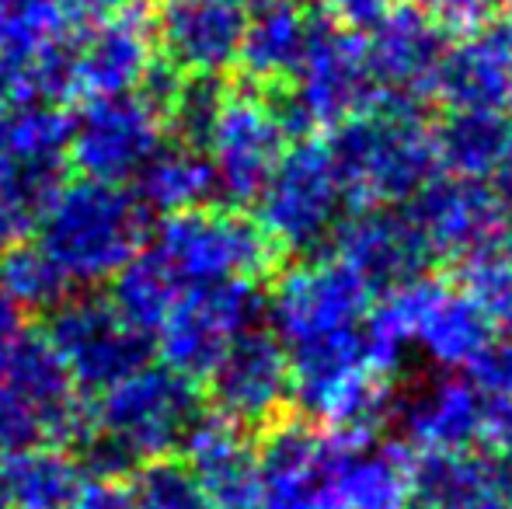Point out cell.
I'll list each match as a JSON object with an SVG mask.
<instances>
[{
	"mask_svg": "<svg viewBox=\"0 0 512 509\" xmlns=\"http://www.w3.org/2000/svg\"><path fill=\"white\" fill-rule=\"evenodd\" d=\"M415 4L443 39L460 42L495 25V11L502 0H415Z\"/></svg>",
	"mask_w": 512,
	"mask_h": 509,
	"instance_id": "cell-32",
	"label": "cell"
},
{
	"mask_svg": "<svg viewBox=\"0 0 512 509\" xmlns=\"http://www.w3.org/2000/svg\"><path fill=\"white\" fill-rule=\"evenodd\" d=\"M471 384L488 408H512V342H492L471 363Z\"/></svg>",
	"mask_w": 512,
	"mask_h": 509,
	"instance_id": "cell-33",
	"label": "cell"
},
{
	"mask_svg": "<svg viewBox=\"0 0 512 509\" xmlns=\"http://www.w3.org/2000/svg\"><path fill=\"white\" fill-rule=\"evenodd\" d=\"M84 419V398L53 353L46 332L0 363V454L25 447H70Z\"/></svg>",
	"mask_w": 512,
	"mask_h": 509,
	"instance_id": "cell-6",
	"label": "cell"
},
{
	"mask_svg": "<svg viewBox=\"0 0 512 509\" xmlns=\"http://www.w3.org/2000/svg\"><path fill=\"white\" fill-rule=\"evenodd\" d=\"M436 161L446 175L488 182L495 164L512 147V123L502 109H446L432 126Z\"/></svg>",
	"mask_w": 512,
	"mask_h": 509,
	"instance_id": "cell-27",
	"label": "cell"
},
{
	"mask_svg": "<svg viewBox=\"0 0 512 509\" xmlns=\"http://www.w3.org/2000/svg\"><path fill=\"white\" fill-rule=\"evenodd\" d=\"M0 509H7V506H4V503H0Z\"/></svg>",
	"mask_w": 512,
	"mask_h": 509,
	"instance_id": "cell-44",
	"label": "cell"
},
{
	"mask_svg": "<svg viewBox=\"0 0 512 509\" xmlns=\"http://www.w3.org/2000/svg\"><path fill=\"white\" fill-rule=\"evenodd\" d=\"M258 227L279 252L317 255L349 213L324 140H293L255 196Z\"/></svg>",
	"mask_w": 512,
	"mask_h": 509,
	"instance_id": "cell-7",
	"label": "cell"
},
{
	"mask_svg": "<svg viewBox=\"0 0 512 509\" xmlns=\"http://www.w3.org/2000/svg\"><path fill=\"white\" fill-rule=\"evenodd\" d=\"M411 450L352 440L335 471L338 509H411Z\"/></svg>",
	"mask_w": 512,
	"mask_h": 509,
	"instance_id": "cell-25",
	"label": "cell"
},
{
	"mask_svg": "<svg viewBox=\"0 0 512 509\" xmlns=\"http://www.w3.org/2000/svg\"><path fill=\"white\" fill-rule=\"evenodd\" d=\"M35 98H39V91H35V77L28 60L0 53V112L21 102H35Z\"/></svg>",
	"mask_w": 512,
	"mask_h": 509,
	"instance_id": "cell-35",
	"label": "cell"
},
{
	"mask_svg": "<svg viewBox=\"0 0 512 509\" xmlns=\"http://www.w3.org/2000/svg\"><path fill=\"white\" fill-rule=\"evenodd\" d=\"M32 227L39 231L35 245L70 286H98L143 248L150 213L126 185L81 178L63 185Z\"/></svg>",
	"mask_w": 512,
	"mask_h": 509,
	"instance_id": "cell-3",
	"label": "cell"
},
{
	"mask_svg": "<svg viewBox=\"0 0 512 509\" xmlns=\"http://www.w3.org/2000/svg\"><path fill=\"white\" fill-rule=\"evenodd\" d=\"M182 450L209 509H262L258 450L241 426L203 412Z\"/></svg>",
	"mask_w": 512,
	"mask_h": 509,
	"instance_id": "cell-21",
	"label": "cell"
},
{
	"mask_svg": "<svg viewBox=\"0 0 512 509\" xmlns=\"http://www.w3.org/2000/svg\"><path fill=\"white\" fill-rule=\"evenodd\" d=\"M133 196L140 199L147 213L168 217V213L216 203L220 192H216V175L206 150L175 140V136H164L154 157L133 178Z\"/></svg>",
	"mask_w": 512,
	"mask_h": 509,
	"instance_id": "cell-24",
	"label": "cell"
},
{
	"mask_svg": "<svg viewBox=\"0 0 512 509\" xmlns=\"http://www.w3.org/2000/svg\"><path fill=\"white\" fill-rule=\"evenodd\" d=\"M512 95V53L499 25L443 49L432 98L446 109H506Z\"/></svg>",
	"mask_w": 512,
	"mask_h": 509,
	"instance_id": "cell-23",
	"label": "cell"
},
{
	"mask_svg": "<svg viewBox=\"0 0 512 509\" xmlns=\"http://www.w3.org/2000/svg\"><path fill=\"white\" fill-rule=\"evenodd\" d=\"M394 7V0H321L317 11L331 21V25L345 28V32L366 35L373 25L384 21V14Z\"/></svg>",
	"mask_w": 512,
	"mask_h": 509,
	"instance_id": "cell-34",
	"label": "cell"
},
{
	"mask_svg": "<svg viewBox=\"0 0 512 509\" xmlns=\"http://www.w3.org/2000/svg\"><path fill=\"white\" fill-rule=\"evenodd\" d=\"M70 509H133V499L122 478H95L81 485Z\"/></svg>",
	"mask_w": 512,
	"mask_h": 509,
	"instance_id": "cell-36",
	"label": "cell"
},
{
	"mask_svg": "<svg viewBox=\"0 0 512 509\" xmlns=\"http://www.w3.org/2000/svg\"><path fill=\"white\" fill-rule=\"evenodd\" d=\"M373 290L342 258H307L276 279L265 297V325L283 349L363 325Z\"/></svg>",
	"mask_w": 512,
	"mask_h": 509,
	"instance_id": "cell-13",
	"label": "cell"
},
{
	"mask_svg": "<svg viewBox=\"0 0 512 509\" xmlns=\"http://www.w3.org/2000/svg\"><path fill=\"white\" fill-rule=\"evenodd\" d=\"M460 286L488 314L495 332L512 342V245L509 238L488 252L460 262Z\"/></svg>",
	"mask_w": 512,
	"mask_h": 509,
	"instance_id": "cell-30",
	"label": "cell"
},
{
	"mask_svg": "<svg viewBox=\"0 0 512 509\" xmlns=\"http://www.w3.org/2000/svg\"><path fill=\"white\" fill-rule=\"evenodd\" d=\"M84 468L70 447H25L0 454V503L7 509H70Z\"/></svg>",
	"mask_w": 512,
	"mask_h": 509,
	"instance_id": "cell-26",
	"label": "cell"
},
{
	"mask_svg": "<svg viewBox=\"0 0 512 509\" xmlns=\"http://www.w3.org/2000/svg\"><path fill=\"white\" fill-rule=\"evenodd\" d=\"M126 489L133 509H209L196 475L175 454L157 457V461L129 471Z\"/></svg>",
	"mask_w": 512,
	"mask_h": 509,
	"instance_id": "cell-31",
	"label": "cell"
},
{
	"mask_svg": "<svg viewBox=\"0 0 512 509\" xmlns=\"http://www.w3.org/2000/svg\"><path fill=\"white\" fill-rule=\"evenodd\" d=\"M203 412V391L196 381L164 363H147L84 401L74 457L95 478H122L140 464L178 454Z\"/></svg>",
	"mask_w": 512,
	"mask_h": 509,
	"instance_id": "cell-1",
	"label": "cell"
},
{
	"mask_svg": "<svg viewBox=\"0 0 512 509\" xmlns=\"http://www.w3.org/2000/svg\"><path fill=\"white\" fill-rule=\"evenodd\" d=\"M11 241H18V231H14L11 220H7L4 213H0V252H4V248L11 245Z\"/></svg>",
	"mask_w": 512,
	"mask_h": 509,
	"instance_id": "cell-39",
	"label": "cell"
},
{
	"mask_svg": "<svg viewBox=\"0 0 512 509\" xmlns=\"http://www.w3.org/2000/svg\"><path fill=\"white\" fill-rule=\"evenodd\" d=\"M206 401L220 419L251 429H269L290 405V360L272 328L241 332L206 374Z\"/></svg>",
	"mask_w": 512,
	"mask_h": 509,
	"instance_id": "cell-15",
	"label": "cell"
},
{
	"mask_svg": "<svg viewBox=\"0 0 512 509\" xmlns=\"http://www.w3.org/2000/svg\"><path fill=\"white\" fill-rule=\"evenodd\" d=\"M328 157L356 206H401L436 175V143L425 119V102L373 91L370 105L328 129Z\"/></svg>",
	"mask_w": 512,
	"mask_h": 509,
	"instance_id": "cell-2",
	"label": "cell"
},
{
	"mask_svg": "<svg viewBox=\"0 0 512 509\" xmlns=\"http://www.w3.org/2000/svg\"><path fill=\"white\" fill-rule=\"evenodd\" d=\"M42 332L81 398H95L126 381L154 356L150 335H143L102 293H70L49 311Z\"/></svg>",
	"mask_w": 512,
	"mask_h": 509,
	"instance_id": "cell-9",
	"label": "cell"
},
{
	"mask_svg": "<svg viewBox=\"0 0 512 509\" xmlns=\"http://www.w3.org/2000/svg\"><path fill=\"white\" fill-rule=\"evenodd\" d=\"M286 143L290 140L279 126L269 91H258L251 84L230 88L203 147L213 164L220 203L234 210L255 203L265 178L283 157Z\"/></svg>",
	"mask_w": 512,
	"mask_h": 509,
	"instance_id": "cell-14",
	"label": "cell"
},
{
	"mask_svg": "<svg viewBox=\"0 0 512 509\" xmlns=\"http://www.w3.org/2000/svg\"><path fill=\"white\" fill-rule=\"evenodd\" d=\"M335 258H342L373 297L429 276L432 255L418 238L415 224L398 206H356L342 217L335 238Z\"/></svg>",
	"mask_w": 512,
	"mask_h": 509,
	"instance_id": "cell-17",
	"label": "cell"
},
{
	"mask_svg": "<svg viewBox=\"0 0 512 509\" xmlns=\"http://www.w3.org/2000/svg\"><path fill=\"white\" fill-rule=\"evenodd\" d=\"M488 189H492L495 203L502 206V213L512 220V147L506 150V157L495 164L492 175H488Z\"/></svg>",
	"mask_w": 512,
	"mask_h": 509,
	"instance_id": "cell-38",
	"label": "cell"
},
{
	"mask_svg": "<svg viewBox=\"0 0 512 509\" xmlns=\"http://www.w3.org/2000/svg\"><path fill=\"white\" fill-rule=\"evenodd\" d=\"M408 220L425 241L432 262H467L509 238V217L488 182L432 175L405 203Z\"/></svg>",
	"mask_w": 512,
	"mask_h": 509,
	"instance_id": "cell-16",
	"label": "cell"
},
{
	"mask_svg": "<svg viewBox=\"0 0 512 509\" xmlns=\"http://www.w3.org/2000/svg\"><path fill=\"white\" fill-rule=\"evenodd\" d=\"M391 419L408 450H471L485 436V398L457 374L432 377L408 394H394Z\"/></svg>",
	"mask_w": 512,
	"mask_h": 509,
	"instance_id": "cell-20",
	"label": "cell"
},
{
	"mask_svg": "<svg viewBox=\"0 0 512 509\" xmlns=\"http://www.w3.org/2000/svg\"><path fill=\"white\" fill-rule=\"evenodd\" d=\"M70 175V112L56 102H21L0 112V213L14 231L39 220Z\"/></svg>",
	"mask_w": 512,
	"mask_h": 509,
	"instance_id": "cell-8",
	"label": "cell"
},
{
	"mask_svg": "<svg viewBox=\"0 0 512 509\" xmlns=\"http://www.w3.org/2000/svg\"><path fill=\"white\" fill-rule=\"evenodd\" d=\"M502 4H506V7H509V18H506V21H512V0H502Z\"/></svg>",
	"mask_w": 512,
	"mask_h": 509,
	"instance_id": "cell-41",
	"label": "cell"
},
{
	"mask_svg": "<svg viewBox=\"0 0 512 509\" xmlns=\"http://www.w3.org/2000/svg\"><path fill=\"white\" fill-rule=\"evenodd\" d=\"M265 321V293L248 279L182 286L154 332L161 363L189 381H206L220 353L248 328Z\"/></svg>",
	"mask_w": 512,
	"mask_h": 509,
	"instance_id": "cell-10",
	"label": "cell"
},
{
	"mask_svg": "<svg viewBox=\"0 0 512 509\" xmlns=\"http://www.w3.org/2000/svg\"><path fill=\"white\" fill-rule=\"evenodd\" d=\"M363 46L373 88L429 102L446 39L418 11V4H394L384 21L363 35Z\"/></svg>",
	"mask_w": 512,
	"mask_h": 509,
	"instance_id": "cell-19",
	"label": "cell"
},
{
	"mask_svg": "<svg viewBox=\"0 0 512 509\" xmlns=\"http://www.w3.org/2000/svg\"><path fill=\"white\" fill-rule=\"evenodd\" d=\"M310 18L314 11L300 0H248L237 67L244 70L251 88L276 91L290 84L304 56Z\"/></svg>",
	"mask_w": 512,
	"mask_h": 509,
	"instance_id": "cell-22",
	"label": "cell"
},
{
	"mask_svg": "<svg viewBox=\"0 0 512 509\" xmlns=\"http://www.w3.org/2000/svg\"><path fill=\"white\" fill-rule=\"evenodd\" d=\"M154 262L168 272L171 283L199 286V283H227V279H248L262 283L279 262V248L258 220L244 217L234 206H196V210L168 213L147 231L143 241Z\"/></svg>",
	"mask_w": 512,
	"mask_h": 509,
	"instance_id": "cell-4",
	"label": "cell"
},
{
	"mask_svg": "<svg viewBox=\"0 0 512 509\" xmlns=\"http://www.w3.org/2000/svg\"><path fill=\"white\" fill-rule=\"evenodd\" d=\"M32 328L35 325H32V318H28L25 307H18L7 293H0V363L28 339Z\"/></svg>",
	"mask_w": 512,
	"mask_h": 509,
	"instance_id": "cell-37",
	"label": "cell"
},
{
	"mask_svg": "<svg viewBox=\"0 0 512 509\" xmlns=\"http://www.w3.org/2000/svg\"><path fill=\"white\" fill-rule=\"evenodd\" d=\"M164 116L140 91L91 95L70 116V168L84 178L126 185L164 143Z\"/></svg>",
	"mask_w": 512,
	"mask_h": 509,
	"instance_id": "cell-12",
	"label": "cell"
},
{
	"mask_svg": "<svg viewBox=\"0 0 512 509\" xmlns=\"http://www.w3.org/2000/svg\"><path fill=\"white\" fill-rule=\"evenodd\" d=\"M506 109H509V123H512V95H509V102H506Z\"/></svg>",
	"mask_w": 512,
	"mask_h": 509,
	"instance_id": "cell-42",
	"label": "cell"
},
{
	"mask_svg": "<svg viewBox=\"0 0 512 509\" xmlns=\"http://www.w3.org/2000/svg\"><path fill=\"white\" fill-rule=\"evenodd\" d=\"M81 18L74 0H0V53L32 63Z\"/></svg>",
	"mask_w": 512,
	"mask_h": 509,
	"instance_id": "cell-28",
	"label": "cell"
},
{
	"mask_svg": "<svg viewBox=\"0 0 512 509\" xmlns=\"http://www.w3.org/2000/svg\"><path fill=\"white\" fill-rule=\"evenodd\" d=\"M248 0H164L154 14L157 56L178 74H227L241 53Z\"/></svg>",
	"mask_w": 512,
	"mask_h": 509,
	"instance_id": "cell-18",
	"label": "cell"
},
{
	"mask_svg": "<svg viewBox=\"0 0 512 509\" xmlns=\"http://www.w3.org/2000/svg\"><path fill=\"white\" fill-rule=\"evenodd\" d=\"M373 91L363 35L345 32L314 11L297 74L269 98L286 140H310L317 129H331L363 112Z\"/></svg>",
	"mask_w": 512,
	"mask_h": 509,
	"instance_id": "cell-5",
	"label": "cell"
},
{
	"mask_svg": "<svg viewBox=\"0 0 512 509\" xmlns=\"http://www.w3.org/2000/svg\"><path fill=\"white\" fill-rule=\"evenodd\" d=\"M70 290L74 286L35 241H11L0 252V293H7L25 311H53L60 300L70 297Z\"/></svg>",
	"mask_w": 512,
	"mask_h": 509,
	"instance_id": "cell-29",
	"label": "cell"
},
{
	"mask_svg": "<svg viewBox=\"0 0 512 509\" xmlns=\"http://www.w3.org/2000/svg\"><path fill=\"white\" fill-rule=\"evenodd\" d=\"M509 245H512V224H509Z\"/></svg>",
	"mask_w": 512,
	"mask_h": 509,
	"instance_id": "cell-43",
	"label": "cell"
},
{
	"mask_svg": "<svg viewBox=\"0 0 512 509\" xmlns=\"http://www.w3.org/2000/svg\"><path fill=\"white\" fill-rule=\"evenodd\" d=\"M74 4H81V7H91V4H105V0H74Z\"/></svg>",
	"mask_w": 512,
	"mask_h": 509,
	"instance_id": "cell-40",
	"label": "cell"
},
{
	"mask_svg": "<svg viewBox=\"0 0 512 509\" xmlns=\"http://www.w3.org/2000/svg\"><path fill=\"white\" fill-rule=\"evenodd\" d=\"M70 95H119L136 91L157 63L154 18L140 0H105L81 7L67 42Z\"/></svg>",
	"mask_w": 512,
	"mask_h": 509,
	"instance_id": "cell-11",
	"label": "cell"
}]
</instances>
